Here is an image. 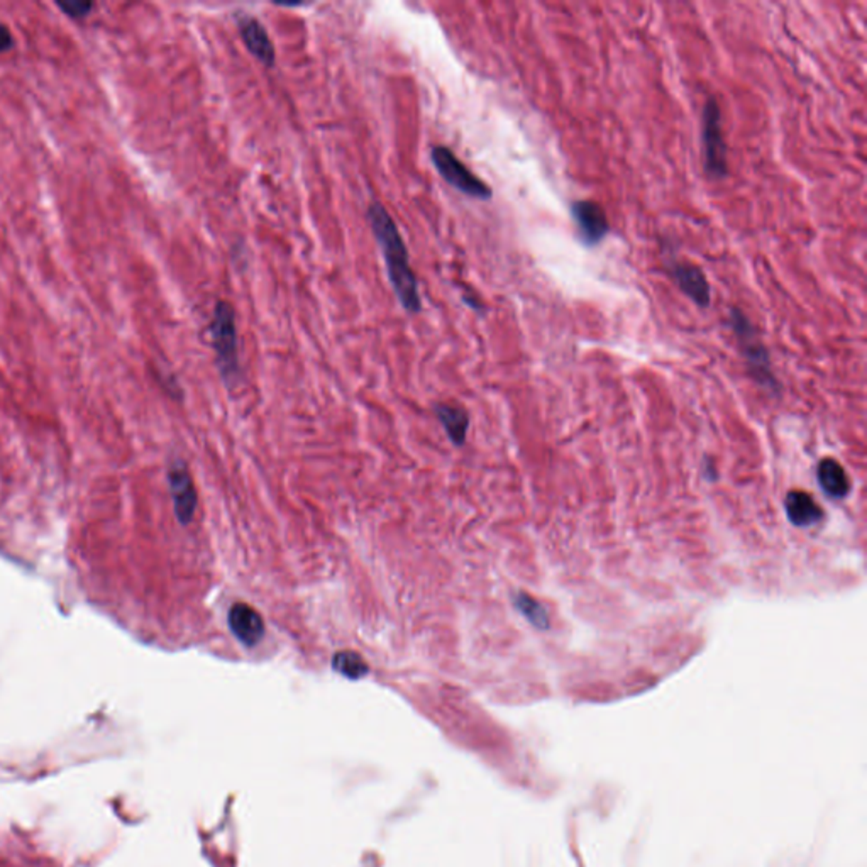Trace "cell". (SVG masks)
Masks as SVG:
<instances>
[{
	"label": "cell",
	"instance_id": "obj_1",
	"mask_svg": "<svg viewBox=\"0 0 867 867\" xmlns=\"http://www.w3.org/2000/svg\"><path fill=\"white\" fill-rule=\"evenodd\" d=\"M368 224L373 235L380 244L386 263V275L390 285L395 291L400 305L409 314H419L422 310V299L419 291V281L413 273L409 251L400 235L399 227L390 216V212L380 202H373L368 207Z\"/></svg>",
	"mask_w": 867,
	"mask_h": 867
},
{
	"label": "cell",
	"instance_id": "obj_2",
	"mask_svg": "<svg viewBox=\"0 0 867 867\" xmlns=\"http://www.w3.org/2000/svg\"><path fill=\"white\" fill-rule=\"evenodd\" d=\"M210 337L216 351L217 368L226 383H233L239 374V353H237V326L235 307L226 300L216 303L210 320Z\"/></svg>",
	"mask_w": 867,
	"mask_h": 867
},
{
	"label": "cell",
	"instance_id": "obj_3",
	"mask_svg": "<svg viewBox=\"0 0 867 867\" xmlns=\"http://www.w3.org/2000/svg\"><path fill=\"white\" fill-rule=\"evenodd\" d=\"M729 326L739 347L742 353L747 368L751 374L756 378L761 385L768 388L776 386V380L771 372V359L768 355L766 346L762 345L756 326L751 322V318L743 314L741 309L732 307L729 310Z\"/></svg>",
	"mask_w": 867,
	"mask_h": 867
},
{
	"label": "cell",
	"instance_id": "obj_4",
	"mask_svg": "<svg viewBox=\"0 0 867 867\" xmlns=\"http://www.w3.org/2000/svg\"><path fill=\"white\" fill-rule=\"evenodd\" d=\"M703 168L710 179L729 175L727 143L724 138L722 109L715 97L706 98L702 111Z\"/></svg>",
	"mask_w": 867,
	"mask_h": 867
},
{
	"label": "cell",
	"instance_id": "obj_5",
	"mask_svg": "<svg viewBox=\"0 0 867 867\" xmlns=\"http://www.w3.org/2000/svg\"><path fill=\"white\" fill-rule=\"evenodd\" d=\"M430 160L444 181L455 187L457 192L478 200H490L493 197L490 185L478 179L449 148L436 146L430 152Z\"/></svg>",
	"mask_w": 867,
	"mask_h": 867
},
{
	"label": "cell",
	"instance_id": "obj_6",
	"mask_svg": "<svg viewBox=\"0 0 867 867\" xmlns=\"http://www.w3.org/2000/svg\"><path fill=\"white\" fill-rule=\"evenodd\" d=\"M668 273L675 280L678 289L681 290L691 302L700 309L710 307L712 302V287L708 278L695 263L671 260L668 263Z\"/></svg>",
	"mask_w": 867,
	"mask_h": 867
},
{
	"label": "cell",
	"instance_id": "obj_7",
	"mask_svg": "<svg viewBox=\"0 0 867 867\" xmlns=\"http://www.w3.org/2000/svg\"><path fill=\"white\" fill-rule=\"evenodd\" d=\"M573 221L578 227L579 239L585 246H596L610 233V222L604 207L593 200H578L571 206Z\"/></svg>",
	"mask_w": 867,
	"mask_h": 867
},
{
	"label": "cell",
	"instance_id": "obj_8",
	"mask_svg": "<svg viewBox=\"0 0 867 867\" xmlns=\"http://www.w3.org/2000/svg\"><path fill=\"white\" fill-rule=\"evenodd\" d=\"M168 482L180 522L185 525L192 522L193 513L197 509V492L193 486L192 476L189 475V469L181 461H175L171 465L168 471Z\"/></svg>",
	"mask_w": 867,
	"mask_h": 867
},
{
	"label": "cell",
	"instance_id": "obj_9",
	"mask_svg": "<svg viewBox=\"0 0 867 867\" xmlns=\"http://www.w3.org/2000/svg\"><path fill=\"white\" fill-rule=\"evenodd\" d=\"M237 28L249 53L264 67L273 69L276 63L275 44L272 42V38L262 23L251 15H239Z\"/></svg>",
	"mask_w": 867,
	"mask_h": 867
},
{
	"label": "cell",
	"instance_id": "obj_10",
	"mask_svg": "<svg viewBox=\"0 0 867 867\" xmlns=\"http://www.w3.org/2000/svg\"><path fill=\"white\" fill-rule=\"evenodd\" d=\"M229 627L235 639L244 646L254 647L262 642L264 635V622L262 615L246 604H235L229 610Z\"/></svg>",
	"mask_w": 867,
	"mask_h": 867
},
{
	"label": "cell",
	"instance_id": "obj_11",
	"mask_svg": "<svg viewBox=\"0 0 867 867\" xmlns=\"http://www.w3.org/2000/svg\"><path fill=\"white\" fill-rule=\"evenodd\" d=\"M785 507L789 522L798 527H810L824 519V510L805 492H791L786 496Z\"/></svg>",
	"mask_w": 867,
	"mask_h": 867
},
{
	"label": "cell",
	"instance_id": "obj_12",
	"mask_svg": "<svg viewBox=\"0 0 867 867\" xmlns=\"http://www.w3.org/2000/svg\"><path fill=\"white\" fill-rule=\"evenodd\" d=\"M816 476H818V483H820L822 490L832 498H844L851 492V482H849V476H847L845 469L842 468L840 463H837L832 457H826V459L820 461L818 469H816Z\"/></svg>",
	"mask_w": 867,
	"mask_h": 867
},
{
	"label": "cell",
	"instance_id": "obj_13",
	"mask_svg": "<svg viewBox=\"0 0 867 867\" xmlns=\"http://www.w3.org/2000/svg\"><path fill=\"white\" fill-rule=\"evenodd\" d=\"M436 413H438V419L441 420L442 426L446 429L447 436L451 438V441L457 446H461L466 439V432H468V413L465 412L461 407L447 405V403L438 405Z\"/></svg>",
	"mask_w": 867,
	"mask_h": 867
},
{
	"label": "cell",
	"instance_id": "obj_14",
	"mask_svg": "<svg viewBox=\"0 0 867 867\" xmlns=\"http://www.w3.org/2000/svg\"><path fill=\"white\" fill-rule=\"evenodd\" d=\"M513 605L522 613L527 622H530L539 631L549 629V615L546 608L527 593L519 592L513 596Z\"/></svg>",
	"mask_w": 867,
	"mask_h": 867
},
{
	"label": "cell",
	"instance_id": "obj_15",
	"mask_svg": "<svg viewBox=\"0 0 867 867\" xmlns=\"http://www.w3.org/2000/svg\"><path fill=\"white\" fill-rule=\"evenodd\" d=\"M332 668L349 679H359L370 673V668L363 656L353 650H341L336 652L332 658Z\"/></svg>",
	"mask_w": 867,
	"mask_h": 867
},
{
	"label": "cell",
	"instance_id": "obj_16",
	"mask_svg": "<svg viewBox=\"0 0 867 867\" xmlns=\"http://www.w3.org/2000/svg\"><path fill=\"white\" fill-rule=\"evenodd\" d=\"M56 5L65 13V14L71 17V19H82V17H87L90 14V11L94 9V4L92 2H78V0H69V2H56Z\"/></svg>",
	"mask_w": 867,
	"mask_h": 867
},
{
	"label": "cell",
	"instance_id": "obj_17",
	"mask_svg": "<svg viewBox=\"0 0 867 867\" xmlns=\"http://www.w3.org/2000/svg\"><path fill=\"white\" fill-rule=\"evenodd\" d=\"M13 44H14V38H13L11 31L0 23V53L9 51L13 48Z\"/></svg>",
	"mask_w": 867,
	"mask_h": 867
}]
</instances>
